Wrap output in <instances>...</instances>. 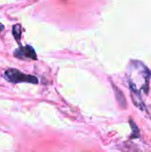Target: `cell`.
Segmentation results:
<instances>
[{"mask_svg": "<svg viewBox=\"0 0 151 152\" xmlns=\"http://www.w3.org/2000/svg\"><path fill=\"white\" fill-rule=\"evenodd\" d=\"M4 76L10 82H12V83H21V82H26V83H30V84L38 83V79L36 77L31 76V75H25L22 72L15 69H7L4 73Z\"/></svg>", "mask_w": 151, "mask_h": 152, "instance_id": "obj_2", "label": "cell"}, {"mask_svg": "<svg viewBox=\"0 0 151 152\" xmlns=\"http://www.w3.org/2000/svg\"><path fill=\"white\" fill-rule=\"evenodd\" d=\"M13 55L20 60L24 59H30L33 61H36L37 59L36 54L35 53V50L33 47L30 45H26V46H20V48L16 49L13 53Z\"/></svg>", "mask_w": 151, "mask_h": 152, "instance_id": "obj_3", "label": "cell"}, {"mask_svg": "<svg viewBox=\"0 0 151 152\" xmlns=\"http://www.w3.org/2000/svg\"><path fill=\"white\" fill-rule=\"evenodd\" d=\"M4 28V26H3L2 24H0V33H1V31H2V30H3Z\"/></svg>", "mask_w": 151, "mask_h": 152, "instance_id": "obj_4", "label": "cell"}, {"mask_svg": "<svg viewBox=\"0 0 151 152\" xmlns=\"http://www.w3.org/2000/svg\"><path fill=\"white\" fill-rule=\"evenodd\" d=\"M126 77L133 94V97L136 96V100H133L135 105L142 110L145 109V106L141 98V94L142 92H145V94L149 93L151 71L142 61H132L128 64Z\"/></svg>", "mask_w": 151, "mask_h": 152, "instance_id": "obj_1", "label": "cell"}]
</instances>
